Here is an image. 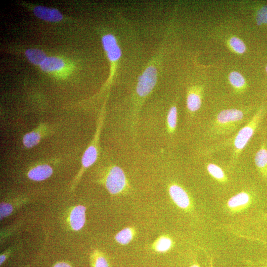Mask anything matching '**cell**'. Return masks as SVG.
Masks as SVG:
<instances>
[{
    "instance_id": "23",
    "label": "cell",
    "mask_w": 267,
    "mask_h": 267,
    "mask_svg": "<svg viewBox=\"0 0 267 267\" xmlns=\"http://www.w3.org/2000/svg\"><path fill=\"white\" fill-rule=\"evenodd\" d=\"M256 21L258 25L267 24V5L261 7L257 12Z\"/></svg>"
},
{
    "instance_id": "9",
    "label": "cell",
    "mask_w": 267,
    "mask_h": 267,
    "mask_svg": "<svg viewBox=\"0 0 267 267\" xmlns=\"http://www.w3.org/2000/svg\"><path fill=\"white\" fill-rule=\"evenodd\" d=\"M254 161L258 172L267 180V148L265 143L261 144L256 152Z\"/></svg>"
},
{
    "instance_id": "18",
    "label": "cell",
    "mask_w": 267,
    "mask_h": 267,
    "mask_svg": "<svg viewBox=\"0 0 267 267\" xmlns=\"http://www.w3.org/2000/svg\"><path fill=\"white\" fill-rule=\"evenodd\" d=\"M172 241L170 238L162 236L159 238L156 242L154 249L158 252H165L172 248Z\"/></svg>"
},
{
    "instance_id": "13",
    "label": "cell",
    "mask_w": 267,
    "mask_h": 267,
    "mask_svg": "<svg viewBox=\"0 0 267 267\" xmlns=\"http://www.w3.org/2000/svg\"><path fill=\"white\" fill-rule=\"evenodd\" d=\"M187 107L189 111L195 112L198 110L202 104V97L199 91L189 92L186 99Z\"/></svg>"
},
{
    "instance_id": "3",
    "label": "cell",
    "mask_w": 267,
    "mask_h": 267,
    "mask_svg": "<svg viewBox=\"0 0 267 267\" xmlns=\"http://www.w3.org/2000/svg\"><path fill=\"white\" fill-rule=\"evenodd\" d=\"M157 69L154 66H148L139 77L136 92L141 97L148 95L154 88L157 80Z\"/></svg>"
},
{
    "instance_id": "1",
    "label": "cell",
    "mask_w": 267,
    "mask_h": 267,
    "mask_svg": "<svg viewBox=\"0 0 267 267\" xmlns=\"http://www.w3.org/2000/svg\"><path fill=\"white\" fill-rule=\"evenodd\" d=\"M244 112L237 109H225L217 115L211 126L212 134L221 135L234 131L243 122Z\"/></svg>"
},
{
    "instance_id": "30",
    "label": "cell",
    "mask_w": 267,
    "mask_h": 267,
    "mask_svg": "<svg viewBox=\"0 0 267 267\" xmlns=\"http://www.w3.org/2000/svg\"><path fill=\"white\" fill-rule=\"evenodd\" d=\"M264 217L267 219V214H265Z\"/></svg>"
},
{
    "instance_id": "19",
    "label": "cell",
    "mask_w": 267,
    "mask_h": 267,
    "mask_svg": "<svg viewBox=\"0 0 267 267\" xmlns=\"http://www.w3.org/2000/svg\"><path fill=\"white\" fill-rule=\"evenodd\" d=\"M228 79L231 85L236 89H242L245 85L244 77L238 72H231L229 75Z\"/></svg>"
},
{
    "instance_id": "28",
    "label": "cell",
    "mask_w": 267,
    "mask_h": 267,
    "mask_svg": "<svg viewBox=\"0 0 267 267\" xmlns=\"http://www.w3.org/2000/svg\"><path fill=\"white\" fill-rule=\"evenodd\" d=\"M5 259V256L4 255H0V264H1L3 262Z\"/></svg>"
},
{
    "instance_id": "21",
    "label": "cell",
    "mask_w": 267,
    "mask_h": 267,
    "mask_svg": "<svg viewBox=\"0 0 267 267\" xmlns=\"http://www.w3.org/2000/svg\"><path fill=\"white\" fill-rule=\"evenodd\" d=\"M177 108L176 106L170 108L167 116V123L170 132H174L177 124Z\"/></svg>"
},
{
    "instance_id": "24",
    "label": "cell",
    "mask_w": 267,
    "mask_h": 267,
    "mask_svg": "<svg viewBox=\"0 0 267 267\" xmlns=\"http://www.w3.org/2000/svg\"><path fill=\"white\" fill-rule=\"evenodd\" d=\"M12 211V207L10 204L1 203L0 206V220L9 216Z\"/></svg>"
},
{
    "instance_id": "31",
    "label": "cell",
    "mask_w": 267,
    "mask_h": 267,
    "mask_svg": "<svg viewBox=\"0 0 267 267\" xmlns=\"http://www.w3.org/2000/svg\"><path fill=\"white\" fill-rule=\"evenodd\" d=\"M266 72H267V66H266Z\"/></svg>"
},
{
    "instance_id": "10",
    "label": "cell",
    "mask_w": 267,
    "mask_h": 267,
    "mask_svg": "<svg viewBox=\"0 0 267 267\" xmlns=\"http://www.w3.org/2000/svg\"><path fill=\"white\" fill-rule=\"evenodd\" d=\"M85 212V207L82 205L76 206L71 211L70 223L74 230H79L84 225L86 220Z\"/></svg>"
},
{
    "instance_id": "25",
    "label": "cell",
    "mask_w": 267,
    "mask_h": 267,
    "mask_svg": "<svg viewBox=\"0 0 267 267\" xmlns=\"http://www.w3.org/2000/svg\"><path fill=\"white\" fill-rule=\"evenodd\" d=\"M94 267H109V266L104 257L98 255L94 260Z\"/></svg>"
},
{
    "instance_id": "7",
    "label": "cell",
    "mask_w": 267,
    "mask_h": 267,
    "mask_svg": "<svg viewBox=\"0 0 267 267\" xmlns=\"http://www.w3.org/2000/svg\"><path fill=\"white\" fill-rule=\"evenodd\" d=\"M170 195L175 203L182 209H188L190 207V200L187 192L181 186L173 184L169 187Z\"/></svg>"
},
{
    "instance_id": "17",
    "label": "cell",
    "mask_w": 267,
    "mask_h": 267,
    "mask_svg": "<svg viewBox=\"0 0 267 267\" xmlns=\"http://www.w3.org/2000/svg\"><path fill=\"white\" fill-rule=\"evenodd\" d=\"M134 230L130 227H126L119 231L115 236V239L122 245L128 244L133 238Z\"/></svg>"
},
{
    "instance_id": "29",
    "label": "cell",
    "mask_w": 267,
    "mask_h": 267,
    "mask_svg": "<svg viewBox=\"0 0 267 267\" xmlns=\"http://www.w3.org/2000/svg\"><path fill=\"white\" fill-rule=\"evenodd\" d=\"M190 267H200L199 265L197 263H194L192 264Z\"/></svg>"
},
{
    "instance_id": "26",
    "label": "cell",
    "mask_w": 267,
    "mask_h": 267,
    "mask_svg": "<svg viewBox=\"0 0 267 267\" xmlns=\"http://www.w3.org/2000/svg\"><path fill=\"white\" fill-rule=\"evenodd\" d=\"M54 267H71L70 266L64 262H60L56 264Z\"/></svg>"
},
{
    "instance_id": "2",
    "label": "cell",
    "mask_w": 267,
    "mask_h": 267,
    "mask_svg": "<svg viewBox=\"0 0 267 267\" xmlns=\"http://www.w3.org/2000/svg\"><path fill=\"white\" fill-rule=\"evenodd\" d=\"M264 115V110L260 109L242 127L234 136L233 141V151L231 162L233 164L248 144L261 123Z\"/></svg>"
},
{
    "instance_id": "6",
    "label": "cell",
    "mask_w": 267,
    "mask_h": 267,
    "mask_svg": "<svg viewBox=\"0 0 267 267\" xmlns=\"http://www.w3.org/2000/svg\"><path fill=\"white\" fill-rule=\"evenodd\" d=\"M252 197L247 192L242 191L231 197L227 201V206L232 212H240L251 204Z\"/></svg>"
},
{
    "instance_id": "12",
    "label": "cell",
    "mask_w": 267,
    "mask_h": 267,
    "mask_svg": "<svg viewBox=\"0 0 267 267\" xmlns=\"http://www.w3.org/2000/svg\"><path fill=\"white\" fill-rule=\"evenodd\" d=\"M63 60L56 57H46L40 67L45 72H52L59 70L64 66Z\"/></svg>"
},
{
    "instance_id": "15",
    "label": "cell",
    "mask_w": 267,
    "mask_h": 267,
    "mask_svg": "<svg viewBox=\"0 0 267 267\" xmlns=\"http://www.w3.org/2000/svg\"><path fill=\"white\" fill-rule=\"evenodd\" d=\"M206 168L208 173L218 181L221 183L227 182V178L225 174L218 165L214 163H209Z\"/></svg>"
},
{
    "instance_id": "4",
    "label": "cell",
    "mask_w": 267,
    "mask_h": 267,
    "mask_svg": "<svg viewBox=\"0 0 267 267\" xmlns=\"http://www.w3.org/2000/svg\"><path fill=\"white\" fill-rule=\"evenodd\" d=\"M126 185V178L123 170L114 167L110 171L106 180V186L110 193L115 194L122 191Z\"/></svg>"
},
{
    "instance_id": "22",
    "label": "cell",
    "mask_w": 267,
    "mask_h": 267,
    "mask_svg": "<svg viewBox=\"0 0 267 267\" xmlns=\"http://www.w3.org/2000/svg\"><path fill=\"white\" fill-rule=\"evenodd\" d=\"M229 43L230 46L236 52L243 53L246 51V45L240 39L232 37L229 40Z\"/></svg>"
},
{
    "instance_id": "5",
    "label": "cell",
    "mask_w": 267,
    "mask_h": 267,
    "mask_svg": "<svg viewBox=\"0 0 267 267\" xmlns=\"http://www.w3.org/2000/svg\"><path fill=\"white\" fill-rule=\"evenodd\" d=\"M102 44L110 61L115 62L120 58L122 55L121 49L114 35L108 34L103 36L102 38Z\"/></svg>"
},
{
    "instance_id": "14",
    "label": "cell",
    "mask_w": 267,
    "mask_h": 267,
    "mask_svg": "<svg viewBox=\"0 0 267 267\" xmlns=\"http://www.w3.org/2000/svg\"><path fill=\"white\" fill-rule=\"evenodd\" d=\"M25 55L28 60L35 65H41L46 58L45 53L38 48H29L25 51Z\"/></svg>"
},
{
    "instance_id": "8",
    "label": "cell",
    "mask_w": 267,
    "mask_h": 267,
    "mask_svg": "<svg viewBox=\"0 0 267 267\" xmlns=\"http://www.w3.org/2000/svg\"><path fill=\"white\" fill-rule=\"evenodd\" d=\"M33 12L39 18L49 22H58L63 18L61 12L54 8L39 5L34 7Z\"/></svg>"
},
{
    "instance_id": "20",
    "label": "cell",
    "mask_w": 267,
    "mask_h": 267,
    "mask_svg": "<svg viewBox=\"0 0 267 267\" xmlns=\"http://www.w3.org/2000/svg\"><path fill=\"white\" fill-rule=\"evenodd\" d=\"M40 139V134L36 132H31L26 134L23 138V143L24 145L28 147L31 148L37 145Z\"/></svg>"
},
{
    "instance_id": "16",
    "label": "cell",
    "mask_w": 267,
    "mask_h": 267,
    "mask_svg": "<svg viewBox=\"0 0 267 267\" xmlns=\"http://www.w3.org/2000/svg\"><path fill=\"white\" fill-rule=\"evenodd\" d=\"M97 152L96 148L91 145L85 152L82 159L84 167L87 168L94 163L97 158Z\"/></svg>"
},
{
    "instance_id": "27",
    "label": "cell",
    "mask_w": 267,
    "mask_h": 267,
    "mask_svg": "<svg viewBox=\"0 0 267 267\" xmlns=\"http://www.w3.org/2000/svg\"><path fill=\"white\" fill-rule=\"evenodd\" d=\"M258 267H267V259L261 261L258 265Z\"/></svg>"
},
{
    "instance_id": "11",
    "label": "cell",
    "mask_w": 267,
    "mask_h": 267,
    "mask_svg": "<svg viewBox=\"0 0 267 267\" xmlns=\"http://www.w3.org/2000/svg\"><path fill=\"white\" fill-rule=\"evenodd\" d=\"M52 173L51 168L47 165L38 166L31 170L28 177L34 180L40 181L49 178Z\"/></svg>"
}]
</instances>
